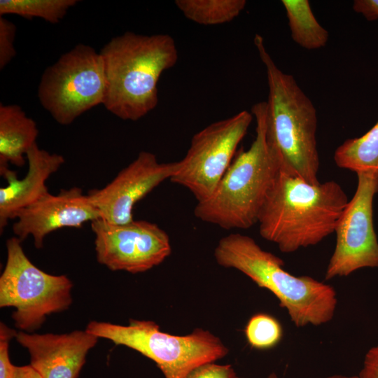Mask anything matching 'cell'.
<instances>
[{
  "label": "cell",
  "mask_w": 378,
  "mask_h": 378,
  "mask_svg": "<svg viewBox=\"0 0 378 378\" xmlns=\"http://www.w3.org/2000/svg\"><path fill=\"white\" fill-rule=\"evenodd\" d=\"M323 378H359L358 376L354 375V376H346V375H342V374H334L331 376H328L326 377Z\"/></svg>",
  "instance_id": "obj_28"
},
{
  "label": "cell",
  "mask_w": 378,
  "mask_h": 378,
  "mask_svg": "<svg viewBox=\"0 0 378 378\" xmlns=\"http://www.w3.org/2000/svg\"><path fill=\"white\" fill-rule=\"evenodd\" d=\"M17 332L4 323L0 324V378H13L16 366L9 358V344L15 337Z\"/></svg>",
  "instance_id": "obj_23"
},
{
  "label": "cell",
  "mask_w": 378,
  "mask_h": 378,
  "mask_svg": "<svg viewBox=\"0 0 378 378\" xmlns=\"http://www.w3.org/2000/svg\"><path fill=\"white\" fill-rule=\"evenodd\" d=\"M292 39L307 50L326 46L329 34L316 18L308 0H282Z\"/></svg>",
  "instance_id": "obj_18"
},
{
  "label": "cell",
  "mask_w": 378,
  "mask_h": 378,
  "mask_svg": "<svg viewBox=\"0 0 378 378\" xmlns=\"http://www.w3.org/2000/svg\"><path fill=\"white\" fill-rule=\"evenodd\" d=\"M253 118L251 112L244 110L197 132L169 181L188 189L197 202L208 199L231 164Z\"/></svg>",
  "instance_id": "obj_9"
},
{
  "label": "cell",
  "mask_w": 378,
  "mask_h": 378,
  "mask_svg": "<svg viewBox=\"0 0 378 378\" xmlns=\"http://www.w3.org/2000/svg\"><path fill=\"white\" fill-rule=\"evenodd\" d=\"M255 136L247 150L237 152L213 194L197 202L199 220L222 229H248L258 223L265 199L281 169L277 153L267 134V102L255 104Z\"/></svg>",
  "instance_id": "obj_3"
},
{
  "label": "cell",
  "mask_w": 378,
  "mask_h": 378,
  "mask_svg": "<svg viewBox=\"0 0 378 378\" xmlns=\"http://www.w3.org/2000/svg\"><path fill=\"white\" fill-rule=\"evenodd\" d=\"M348 202L335 181L312 184L280 169L259 214L260 234L283 253L316 245L335 232Z\"/></svg>",
  "instance_id": "obj_1"
},
{
  "label": "cell",
  "mask_w": 378,
  "mask_h": 378,
  "mask_svg": "<svg viewBox=\"0 0 378 378\" xmlns=\"http://www.w3.org/2000/svg\"><path fill=\"white\" fill-rule=\"evenodd\" d=\"M35 121L16 104L0 105V167L10 163L22 167L29 150L36 143Z\"/></svg>",
  "instance_id": "obj_16"
},
{
  "label": "cell",
  "mask_w": 378,
  "mask_h": 378,
  "mask_svg": "<svg viewBox=\"0 0 378 378\" xmlns=\"http://www.w3.org/2000/svg\"><path fill=\"white\" fill-rule=\"evenodd\" d=\"M356 174V192L335 230L336 244L326 268V280L346 276L361 268L378 267V240L372 209L378 178L370 172Z\"/></svg>",
  "instance_id": "obj_10"
},
{
  "label": "cell",
  "mask_w": 378,
  "mask_h": 378,
  "mask_svg": "<svg viewBox=\"0 0 378 378\" xmlns=\"http://www.w3.org/2000/svg\"><path fill=\"white\" fill-rule=\"evenodd\" d=\"M100 218L97 208L80 188L62 189L57 195L50 192L19 211L12 229L21 241L31 235L34 246L41 248L45 237L64 227H80Z\"/></svg>",
  "instance_id": "obj_13"
},
{
  "label": "cell",
  "mask_w": 378,
  "mask_h": 378,
  "mask_svg": "<svg viewBox=\"0 0 378 378\" xmlns=\"http://www.w3.org/2000/svg\"><path fill=\"white\" fill-rule=\"evenodd\" d=\"M16 237L6 241L7 258L0 276V307H14L12 318L21 331L41 326L46 316L62 312L72 302V281L34 265Z\"/></svg>",
  "instance_id": "obj_7"
},
{
  "label": "cell",
  "mask_w": 378,
  "mask_h": 378,
  "mask_svg": "<svg viewBox=\"0 0 378 378\" xmlns=\"http://www.w3.org/2000/svg\"><path fill=\"white\" fill-rule=\"evenodd\" d=\"M267 378H279L274 372L271 373Z\"/></svg>",
  "instance_id": "obj_29"
},
{
  "label": "cell",
  "mask_w": 378,
  "mask_h": 378,
  "mask_svg": "<svg viewBox=\"0 0 378 378\" xmlns=\"http://www.w3.org/2000/svg\"><path fill=\"white\" fill-rule=\"evenodd\" d=\"M106 80L103 105L118 118L136 121L158 103V83L177 62L172 36L127 31L113 38L100 51Z\"/></svg>",
  "instance_id": "obj_2"
},
{
  "label": "cell",
  "mask_w": 378,
  "mask_h": 378,
  "mask_svg": "<svg viewBox=\"0 0 378 378\" xmlns=\"http://www.w3.org/2000/svg\"><path fill=\"white\" fill-rule=\"evenodd\" d=\"M77 2L76 0H1L0 16L13 14L27 19L40 18L55 24Z\"/></svg>",
  "instance_id": "obj_20"
},
{
  "label": "cell",
  "mask_w": 378,
  "mask_h": 378,
  "mask_svg": "<svg viewBox=\"0 0 378 378\" xmlns=\"http://www.w3.org/2000/svg\"><path fill=\"white\" fill-rule=\"evenodd\" d=\"M16 27L10 21L0 16V69H3L13 59Z\"/></svg>",
  "instance_id": "obj_22"
},
{
  "label": "cell",
  "mask_w": 378,
  "mask_h": 378,
  "mask_svg": "<svg viewBox=\"0 0 378 378\" xmlns=\"http://www.w3.org/2000/svg\"><path fill=\"white\" fill-rule=\"evenodd\" d=\"M13 378H41L39 374L30 365L16 366Z\"/></svg>",
  "instance_id": "obj_27"
},
{
  "label": "cell",
  "mask_w": 378,
  "mask_h": 378,
  "mask_svg": "<svg viewBox=\"0 0 378 378\" xmlns=\"http://www.w3.org/2000/svg\"><path fill=\"white\" fill-rule=\"evenodd\" d=\"M254 44L268 85L267 134L280 160L281 170L318 184L316 108L293 76L276 64L262 36L255 34Z\"/></svg>",
  "instance_id": "obj_5"
},
{
  "label": "cell",
  "mask_w": 378,
  "mask_h": 378,
  "mask_svg": "<svg viewBox=\"0 0 378 378\" xmlns=\"http://www.w3.org/2000/svg\"><path fill=\"white\" fill-rule=\"evenodd\" d=\"M99 263L112 271L141 273L162 263L172 253L167 233L157 224L133 220L113 224L91 222Z\"/></svg>",
  "instance_id": "obj_11"
},
{
  "label": "cell",
  "mask_w": 378,
  "mask_h": 378,
  "mask_svg": "<svg viewBox=\"0 0 378 378\" xmlns=\"http://www.w3.org/2000/svg\"><path fill=\"white\" fill-rule=\"evenodd\" d=\"M28 170L22 178L8 167H0L7 186L0 188V232H4L8 220L17 214L48 193L46 185L65 160L62 155L41 149L36 143L27 152Z\"/></svg>",
  "instance_id": "obj_15"
},
{
  "label": "cell",
  "mask_w": 378,
  "mask_h": 378,
  "mask_svg": "<svg viewBox=\"0 0 378 378\" xmlns=\"http://www.w3.org/2000/svg\"><path fill=\"white\" fill-rule=\"evenodd\" d=\"M184 378H239L233 367L210 362L201 365L186 375Z\"/></svg>",
  "instance_id": "obj_24"
},
{
  "label": "cell",
  "mask_w": 378,
  "mask_h": 378,
  "mask_svg": "<svg viewBox=\"0 0 378 378\" xmlns=\"http://www.w3.org/2000/svg\"><path fill=\"white\" fill-rule=\"evenodd\" d=\"M359 378H378V345L365 354Z\"/></svg>",
  "instance_id": "obj_25"
},
{
  "label": "cell",
  "mask_w": 378,
  "mask_h": 378,
  "mask_svg": "<svg viewBox=\"0 0 378 378\" xmlns=\"http://www.w3.org/2000/svg\"><path fill=\"white\" fill-rule=\"evenodd\" d=\"M17 342L30 355V365L41 378H77L98 337L86 330L64 334L19 331Z\"/></svg>",
  "instance_id": "obj_14"
},
{
  "label": "cell",
  "mask_w": 378,
  "mask_h": 378,
  "mask_svg": "<svg viewBox=\"0 0 378 378\" xmlns=\"http://www.w3.org/2000/svg\"><path fill=\"white\" fill-rule=\"evenodd\" d=\"M106 91L100 52L78 44L44 71L38 97L56 122L67 125L92 108L103 104Z\"/></svg>",
  "instance_id": "obj_8"
},
{
  "label": "cell",
  "mask_w": 378,
  "mask_h": 378,
  "mask_svg": "<svg viewBox=\"0 0 378 378\" xmlns=\"http://www.w3.org/2000/svg\"><path fill=\"white\" fill-rule=\"evenodd\" d=\"M177 162H160L150 152L141 151L106 186L88 193L100 218L113 224L134 220V205L163 181L170 179Z\"/></svg>",
  "instance_id": "obj_12"
},
{
  "label": "cell",
  "mask_w": 378,
  "mask_h": 378,
  "mask_svg": "<svg viewBox=\"0 0 378 378\" xmlns=\"http://www.w3.org/2000/svg\"><path fill=\"white\" fill-rule=\"evenodd\" d=\"M352 8L368 21L378 20V0H355Z\"/></svg>",
  "instance_id": "obj_26"
},
{
  "label": "cell",
  "mask_w": 378,
  "mask_h": 378,
  "mask_svg": "<svg viewBox=\"0 0 378 378\" xmlns=\"http://www.w3.org/2000/svg\"><path fill=\"white\" fill-rule=\"evenodd\" d=\"M175 5L188 20L202 25L229 22L244 9L245 0H176Z\"/></svg>",
  "instance_id": "obj_19"
},
{
  "label": "cell",
  "mask_w": 378,
  "mask_h": 378,
  "mask_svg": "<svg viewBox=\"0 0 378 378\" xmlns=\"http://www.w3.org/2000/svg\"><path fill=\"white\" fill-rule=\"evenodd\" d=\"M244 332L250 346L260 350L273 348L279 343L283 336V329L278 320L265 313L252 316Z\"/></svg>",
  "instance_id": "obj_21"
},
{
  "label": "cell",
  "mask_w": 378,
  "mask_h": 378,
  "mask_svg": "<svg viewBox=\"0 0 378 378\" xmlns=\"http://www.w3.org/2000/svg\"><path fill=\"white\" fill-rule=\"evenodd\" d=\"M333 159L342 169L370 172L378 178V120L359 137L345 140L335 150Z\"/></svg>",
  "instance_id": "obj_17"
},
{
  "label": "cell",
  "mask_w": 378,
  "mask_h": 378,
  "mask_svg": "<svg viewBox=\"0 0 378 378\" xmlns=\"http://www.w3.org/2000/svg\"><path fill=\"white\" fill-rule=\"evenodd\" d=\"M214 258L219 265L241 272L258 286L272 292L297 327L320 326L334 316L337 299L332 286L288 272L283 260L262 249L249 236L232 233L222 237Z\"/></svg>",
  "instance_id": "obj_4"
},
{
  "label": "cell",
  "mask_w": 378,
  "mask_h": 378,
  "mask_svg": "<svg viewBox=\"0 0 378 378\" xmlns=\"http://www.w3.org/2000/svg\"><path fill=\"white\" fill-rule=\"evenodd\" d=\"M85 330L151 359L165 378H184L194 368L228 354L218 337L202 328L189 335H174L161 331L152 321L130 319L126 326L92 321Z\"/></svg>",
  "instance_id": "obj_6"
}]
</instances>
